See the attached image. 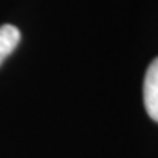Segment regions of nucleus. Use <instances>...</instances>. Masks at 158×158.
Returning <instances> with one entry per match:
<instances>
[{
  "label": "nucleus",
  "instance_id": "nucleus-2",
  "mask_svg": "<svg viewBox=\"0 0 158 158\" xmlns=\"http://www.w3.org/2000/svg\"><path fill=\"white\" fill-rule=\"evenodd\" d=\"M21 41V32L15 25L5 23L0 27V64L10 56Z\"/></svg>",
  "mask_w": 158,
  "mask_h": 158
},
{
  "label": "nucleus",
  "instance_id": "nucleus-1",
  "mask_svg": "<svg viewBox=\"0 0 158 158\" xmlns=\"http://www.w3.org/2000/svg\"><path fill=\"white\" fill-rule=\"evenodd\" d=\"M143 102L149 117L158 122V57L152 60L145 73Z\"/></svg>",
  "mask_w": 158,
  "mask_h": 158
}]
</instances>
